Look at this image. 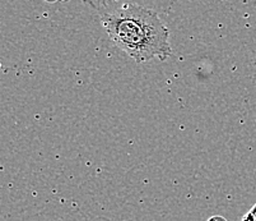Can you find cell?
Segmentation results:
<instances>
[{
    "instance_id": "obj_2",
    "label": "cell",
    "mask_w": 256,
    "mask_h": 221,
    "mask_svg": "<svg viewBox=\"0 0 256 221\" xmlns=\"http://www.w3.org/2000/svg\"><path fill=\"white\" fill-rule=\"evenodd\" d=\"M241 221H256V203L254 204L252 208H251L248 212H246L245 215H244Z\"/></svg>"
},
{
    "instance_id": "obj_3",
    "label": "cell",
    "mask_w": 256,
    "mask_h": 221,
    "mask_svg": "<svg viewBox=\"0 0 256 221\" xmlns=\"http://www.w3.org/2000/svg\"><path fill=\"white\" fill-rule=\"evenodd\" d=\"M206 221H228V220L222 215H214L212 216V217H209Z\"/></svg>"
},
{
    "instance_id": "obj_1",
    "label": "cell",
    "mask_w": 256,
    "mask_h": 221,
    "mask_svg": "<svg viewBox=\"0 0 256 221\" xmlns=\"http://www.w3.org/2000/svg\"><path fill=\"white\" fill-rule=\"evenodd\" d=\"M114 44L136 63L164 62L172 55L170 31L156 11L132 2H93Z\"/></svg>"
}]
</instances>
